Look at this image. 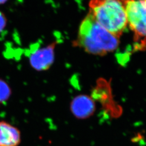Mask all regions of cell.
Here are the masks:
<instances>
[{"instance_id": "obj_2", "label": "cell", "mask_w": 146, "mask_h": 146, "mask_svg": "<svg viewBox=\"0 0 146 146\" xmlns=\"http://www.w3.org/2000/svg\"><path fill=\"white\" fill-rule=\"evenodd\" d=\"M89 12L105 29L119 38L128 26L122 0H90Z\"/></svg>"}, {"instance_id": "obj_3", "label": "cell", "mask_w": 146, "mask_h": 146, "mask_svg": "<svg viewBox=\"0 0 146 146\" xmlns=\"http://www.w3.org/2000/svg\"><path fill=\"white\" fill-rule=\"evenodd\" d=\"M127 25L134 34V49L146 50V0H122Z\"/></svg>"}, {"instance_id": "obj_1", "label": "cell", "mask_w": 146, "mask_h": 146, "mask_svg": "<svg viewBox=\"0 0 146 146\" xmlns=\"http://www.w3.org/2000/svg\"><path fill=\"white\" fill-rule=\"evenodd\" d=\"M119 43V38L101 26L89 11L80 26L78 36L73 44L88 54L104 56L115 51Z\"/></svg>"}, {"instance_id": "obj_7", "label": "cell", "mask_w": 146, "mask_h": 146, "mask_svg": "<svg viewBox=\"0 0 146 146\" xmlns=\"http://www.w3.org/2000/svg\"><path fill=\"white\" fill-rule=\"evenodd\" d=\"M11 95V89L9 85L4 80L0 79V104L9 99Z\"/></svg>"}, {"instance_id": "obj_4", "label": "cell", "mask_w": 146, "mask_h": 146, "mask_svg": "<svg viewBox=\"0 0 146 146\" xmlns=\"http://www.w3.org/2000/svg\"><path fill=\"white\" fill-rule=\"evenodd\" d=\"M56 44V43L54 42L31 52L29 55V62L31 67L37 71H44L50 68L54 61Z\"/></svg>"}, {"instance_id": "obj_8", "label": "cell", "mask_w": 146, "mask_h": 146, "mask_svg": "<svg viewBox=\"0 0 146 146\" xmlns=\"http://www.w3.org/2000/svg\"><path fill=\"white\" fill-rule=\"evenodd\" d=\"M7 23V19L5 14L1 11H0V33L3 31Z\"/></svg>"}, {"instance_id": "obj_6", "label": "cell", "mask_w": 146, "mask_h": 146, "mask_svg": "<svg viewBox=\"0 0 146 146\" xmlns=\"http://www.w3.org/2000/svg\"><path fill=\"white\" fill-rule=\"evenodd\" d=\"M21 133L15 127L5 122H0V146H18Z\"/></svg>"}, {"instance_id": "obj_9", "label": "cell", "mask_w": 146, "mask_h": 146, "mask_svg": "<svg viewBox=\"0 0 146 146\" xmlns=\"http://www.w3.org/2000/svg\"><path fill=\"white\" fill-rule=\"evenodd\" d=\"M8 1V0H0V5L5 4Z\"/></svg>"}, {"instance_id": "obj_5", "label": "cell", "mask_w": 146, "mask_h": 146, "mask_svg": "<svg viewBox=\"0 0 146 146\" xmlns=\"http://www.w3.org/2000/svg\"><path fill=\"white\" fill-rule=\"evenodd\" d=\"M96 110L94 100L86 95L75 97L70 103V110L75 117L85 119L90 117Z\"/></svg>"}]
</instances>
